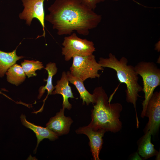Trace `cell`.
Masks as SVG:
<instances>
[{"mask_svg": "<svg viewBox=\"0 0 160 160\" xmlns=\"http://www.w3.org/2000/svg\"><path fill=\"white\" fill-rule=\"evenodd\" d=\"M48 9L49 13L45 20L51 23L59 35H71L76 31L79 34L87 36L102 19L79 0H56Z\"/></svg>", "mask_w": 160, "mask_h": 160, "instance_id": "obj_1", "label": "cell"}, {"mask_svg": "<svg viewBox=\"0 0 160 160\" xmlns=\"http://www.w3.org/2000/svg\"><path fill=\"white\" fill-rule=\"evenodd\" d=\"M93 94L95 100L91 111V121L89 124L93 129H104L114 133L120 131L122 123L119 119L123 106L119 103H110L102 87H97Z\"/></svg>", "mask_w": 160, "mask_h": 160, "instance_id": "obj_2", "label": "cell"}, {"mask_svg": "<svg viewBox=\"0 0 160 160\" xmlns=\"http://www.w3.org/2000/svg\"><path fill=\"white\" fill-rule=\"evenodd\" d=\"M128 62V60L125 57H122L119 60L114 55L110 53L108 58L100 57L98 63L103 68L107 67L115 70L119 81L125 84L127 87L125 90L126 101L133 105L137 120L136 102L138 97H140L139 93L142 91L143 88L138 83V74L135 67L127 65Z\"/></svg>", "mask_w": 160, "mask_h": 160, "instance_id": "obj_3", "label": "cell"}, {"mask_svg": "<svg viewBox=\"0 0 160 160\" xmlns=\"http://www.w3.org/2000/svg\"><path fill=\"white\" fill-rule=\"evenodd\" d=\"M138 75L143 79L145 99L142 103L143 109L141 117H145V111L149 100L155 89L160 85V69L152 62L141 61L135 66Z\"/></svg>", "mask_w": 160, "mask_h": 160, "instance_id": "obj_4", "label": "cell"}, {"mask_svg": "<svg viewBox=\"0 0 160 160\" xmlns=\"http://www.w3.org/2000/svg\"><path fill=\"white\" fill-rule=\"evenodd\" d=\"M70 72L73 76L78 77L84 81L88 78H99V70L103 68L96 61L93 54L86 56H75L73 57Z\"/></svg>", "mask_w": 160, "mask_h": 160, "instance_id": "obj_5", "label": "cell"}, {"mask_svg": "<svg viewBox=\"0 0 160 160\" xmlns=\"http://www.w3.org/2000/svg\"><path fill=\"white\" fill-rule=\"evenodd\" d=\"M62 45V53L66 61H69L75 56L90 55L95 50L92 41L80 38L75 33L65 37Z\"/></svg>", "mask_w": 160, "mask_h": 160, "instance_id": "obj_6", "label": "cell"}, {"mask_svg": "<svg viewBox=\"0 0 160 160\" xmlns=\"http://www.w3.org/2000/svg\"><path fill=\"white\" fill-rule=\"evenodd\" d=\"M45 0H21L24 9L19 15L21 20L25 21L27 25L30 26L33 18L37 19L40 23L43 31L40 37H45V15L44 3Z\"/></svg>", "mask_w": 160, "mask_h": 160, "instance_id": "obj_7", "label": "cell"}, {"mask_svg": "<svg viewBox=\"0 0 160 160\" xmlns=\"http://www.w3.org/2000/svg\"><path fill=\"white\" fill-rule=\"evenodd\" d=\"M145 117L148 118L143 131H150L152 135L158 133L160 125V92H154L148 103Z\"/></svg>", "mask_w": 160, "mask_h": 160, "instance_id": "obj_8", "label": "cell"}, {"mask_svg": "<svg viewBox=\"0 0 160 160\" xmlns=\"http://www.w3.org/2000/svg\"><path fill=\"white\" fill-rule=\"evenodd\" d=\"M106 132L104 129L94 130L89 125L80 127L76 130L77 134H84L88 137L89 141V145L94 160H100L99 154L103 143L102 138Z\"/></svg>", "mask_w": 160, "mask_h": 160, "instance_id": "obj_9", "label": "cell"}, {"mask_svg": "<svg viewBox=\"0 0 160 160\" xmlns=\"http://www.w3.org/2000/svg\"><path fill=\"white\" fill-rule=\"evenodd\" d=\"M65 109H60L56 115L51 118L46 124V127L58 136L68 133L73 121L70 117L64 115Z\"/></svg>", "mask_w": 160, "mask_h": 160, "instance_id": "obj_10", "label": "cell"}, {"mask_svg": "<svg viewBox=\"0 0 160 160\" xmlns=\"http://www.w3.org/2000/svg\"><path fill=\"white\" fill-rule=\"evenodd\" d=\"M69 81L66 73L63 72L60 79L57 81V85L55 87V89L53 91L52 95L59 94L63 97V108L70 110L72 105L69 102L68 98H74L71 87L69 85Z\"/></svg>", "mask_w": 160, "mask_h": 160, "instance_id": "obj_11", "label": "cell"}, {"mask_svg": "<svg viewBox=\"0 0 160 160\" xmlns=\"http://www.w3.org/2000/svg\"><path fill=\"white\" fill-rule=\"evenodd\" d=\"M20 119L23 125L33 130L36 135L37 142L34 152H36L39 144L43 139L47 138L52 141L58 138V136L55 133L47 128L38 126L28 121L24 115L20 116Z\"/></svg>", "mask_w": 160, "mask_h": 160, "instance_id": "obj_12", "label": "cell"}, {"mask_svg": "<svg viewBox=\"0 0 160 160\" xmlns=\"http://www.w3.org/2000/svg\"><path fill=\"white\" fill-rule=\"evenodd\" d=\"M152 135L150 131L144 133L137 141L138 154L145 159L154 156H159V152L154 148L151 141Z\"/></svg>", "mask_w": 160, "mask_h": 160, "instance_id": "obj_13", "label": "cell"}, {"mask_svg": "<svg viewBox=\"0 0 160 160\" xmlns=\"http://www.w3.org/2000/svg\"><path fill=\"white\" fill-rule=\"evenodd\" d=\"M66 73L69 82L73 84L78 91L80 99L82 100V104L84 105L86 103L87 105H88L91 103H95V100L93 95L89 93L86 89L84 81L72 76L70 71H68Z\"/></svg>", "mask_w": 160, "mask_h": 160, "instance_id": "obj_14", "label": "cell"}, {"mask_svg": "<svg viewBox=\"0 0 160 160\" xmlns=\"http://www.w3.org/2000/svg\"><path fill=\"white\" fill-rule=\"evenodd\" d=\"M16 48L11 52H5L0 50V77H2L8 69L15 64L17 60L25 57L18 56Z\"/></svg>", "mask_w": 160, "mask_h": 160, "instance_id": "obj_15", "label": "cell"}, {"mask_svg": "<svg viewBox=\"0 0 160 160\" xmlns=\"http://www.w3.org/2000/svg\"><path fill=\"white\" fill-rule=\"evenodd\" d=\"M44 68L47 71L48 73L47 79H44V81H47V84L45 86L41 87L39 88V94L38 96V99H40L44 93L45 90H47L48 93L46 98L43 100V106L48 95H52V91L55 88L52 83V79L53 76L56 74L57 71V68L56 64L54 63L50 62L47 64Z\"/></svg>", "mask_w": 160, "mask_h": 160, "instance_id": "obj_16", "label": "cell"}, {"mask_svg": "<svg viewBox=\"0 0 160 160\" xmlns=\"http://www.w3.org/2000/svg\"><path fill=\"white\" fill-rule=\"evenodd\" d=\"M6 74L7 81L16 86L21 84L26 78L25 75L22 67L17 64H15L10 67Z\"/></svg>", "mask_w": 160, "mask_h": 160, "instance_id": "obj_17", "label": "cell"}, {"mask_svg": "<svg viewBox=\"0 0 160 160\" xmlns=\"http://www.w3.org/2000/svg\"><path fill=\"white\" fill-rule=\"evenodd\" d=\"M21 65L25 75L28 78L36 76L37 74L35 71L44 68L42 63L39 61L25 60L21 63Z\"/></svg>", "mask_w": 160, "mask_h": 160, "instance_id": "obj_18", "label": "cell"}, {"mask_svg": "<svg viewBox=\"0 0 160 160\" xmlns=\"http://www.w3.org/2000/svg\"><path fill=\"white\" fill-rule=\"evenodd\" d=\"M82 4L89 8L94 10L97 4L104 1L105 0H79Z\"/></svg>", "mask_w": 160, "mask_h": 160, "instance_id": "obj_19", "label": "cell"}, {"mask_svg": "<svg viewBox=\"0 0 160 160\" xmlns=\"http://www.w3.org/2000/svg\"><path fill=\"white\" fill-rule=\"evenodd\" d=\"M0 94H2V95H4L6 97H7L9 98V99H10V98H9V97H8V96H7L6 95H5L3 93H2L0 91Z\"/></svg>", "mask_w": 160, "mask_h": 160, "instance_id": "obj_20", "label": "cell"}, {"mask_svg": "<svg viewBox=\"0 0 160 160\" xmlns=\"http://www.w3.org/2000/svg\"><path fill=\"white\" fill-rule=\"evenodd\" d=\"M113 0V1H118L119 0Z\"/></svg>", "mask_w": 160, "mask_h": 160, "instance_id": "obj_21", "label": "cell"}]
</instances>
